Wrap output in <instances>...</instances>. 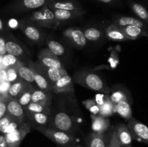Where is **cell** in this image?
<instances>
[{
  "instance_id": "2e32d148",
  "label": "cell",
  "mask_w": 148,
  "mask_h": 147,
  "mask_svg": "<svg viewBox=\"0 0 148 147\" xmlns=\"http://www.w3.org/2000/svg\"><path fill=\"white\" fill-rule=\"evenodd\" d=\"M47 7L51 10H84L82 5L75 0H49Z\"/></svg>"
},
{
  "instance_id": "74e56055",
  "label": "cell",
  "mask_w": 148,
  "mask_h": 147,
  "mask_svg": "<svg viewBox=\"0 0 148 147\" xmlns=\"http://www.w3.org/2000/svg\"><path fill=\"white\" fill-rule=\"evenodd\" d=\"M85 108L88 110L92 115H98L100 110V106L97 104L95 99H87L82 102Z\"/></svg>"
},
{
  "instance_id": "1f68e13d",
  "label": "cell",
  "mask_w": 148,
  "mask_h": 147,
  "mask_svg": "<svg viewBox=\"0 0 148 147\" xmlns=\"http://www.w3.org/2000/svg\"><path fill=\"white\" fill-rule=\"evenodd\" d=\"M25 112H42V113L51 115L50 107L43 106L40 104L35 103V102H30L27 106L24 108Z\"/></svg>"
},
{
  "instance_id": "30bf717a",
  "label": "cell",
  "mask_w": 148,
  "mask_h": 147,
  "mask_svg": "<svg viewBox=\"0 0 148 147\" xmlns=\"http://www.w3.org/2000/svg\"><path fill=\"white\" fill-rule=\"evenodd\" d=\"M28 66L31 68L34 74V82L37 87L46 92H51V84L49 82L46 75L39 69L37 63L29 62Z\"/></svg>"
},
{
  "instance_id": "bcb514c9",
  "label": "cell",
  "mask_w": 148,
  "mask_h": 147,
  "mask_svg": "<svg viewBox=\"0 0 148 147\" xmlns=\"http://www.w3.org/2000/svg\"><path fill=\"white\" fill-rule=\"evenodd\" d=\"M0 147H7L5 135H0Z\"/></svg>"
},
{
  "instance_id": "ac0fdd59",
  "label": "cell",
  "mask_w": 148,
  "mask_h": 147,
  "mask_svg": "<svg viewBox=\"0 0 148 147\" xmlns=\"http://www.w3.org/2000/svg\"><path fill=\"white\" fill-rule=\"evenodd\" d=\"M51 99L52 96L51 92L43 91L36 86L33 87L31 97L32 102L40 104L43 106L50 107L51 104Z\"/></svg>"
},
{
  "instance_id": "5bb4252c",
  "label": "cell",
  "mask_w": 148,
  "mask_h": 147,
  "mask_svg": "<svg viewBox=\"0 0 148 147\" xmlns=\"http://www.w3.org/2000/svg\"><path fill=\"white\" fill-rule=\"evenodd\" d=\"M50 115L42 112H25V118H27L30 126L34 128L48 126L50 122Z\"/></svg>"
},
{
  "instance_id": "3957f363",
  "label": "cell",
  "mask_w": 148,
  "mask_h": 147,
  "mask_svg": "<svg viewBox=\"0 0 148 147\" xmlns=\"http://www.w3.org/2000/svg\"><path fill=\"white\" fill-rule=\"evenodd\" d=\"M48 126L64 131L74 135L77 130V126L73 119L64 112H58L55 113L51 118H50V122Z\"/></svg>"
},
{
  "instance_id": "d6a6232c",
  "label": "cell",
  "mask_w": 148,
  "mask_h": 147,
  "mask_svg": "<svg viewBox=\"0 0 148 147\" xmlns=\"http://www.w3.org/2000/svg\"><path fill=\"white\" fill-rule=\"evenodd\" d=\"M83 33L84 35H85V38L87 39V40H89V41H97V40H100L101 36H102L101 30L98 27H88Z\"/></svg>"
},
{
  "instance_id": "e575fe53",
  "label": "cell",
  "mask_w": 148,
  "mask_h": 147,
  "mask_svg": "<svg viewBox=\"0 0 148 147\" xmlns=\"http://www.w3.org/2000/svg\"><path fill=\"white\" fill-rule=\"evenodd\" d=\"M21 63L22 62L16 65V66H11V67H9L6 69V71H7V81H8L11 84L20 79V76H19L18 74V68L21 65Z\"/></svg>"
},
{
  "instance_id": "816d5d0a",
  "label": "cell",
  "mask_w": 148,
  "mask_h": 147,
  "mask_svg": "<svg viewBox=\"0 0 148 147\" xmlns=\"http://www.w3.org/2000/svg\"><path fill=\"white\" fill-rule=\"evenodd\" d=\"M106 147H111V145H110V140H109V141H108V143H107V144H106Z\"/></svg>"
},
{
  "instance_id": "f6af8a7d",
  "label": "cell",
  "mask_w": 148,
  "mask_h": 147,
  "mask_svg": "<svg viewBox=\"0 0 148 147\" xmlns=\"http://www.w3.org/2000/svg\"><path fill=\"white\" fill-rule=\"evenodd\" d=\"M7 81V71L6 69L0 70V82Z\"/></svg>"
},
{
  "instance_id": "9a60e30c",
  "label": "cell",
  "mask_w": 148,
  "mask_h": 147,
  "mask_svg": "<svg viewBox=\"0 0 148 147\" xmlns=\"http://www.w3.org/2000/svg\"><path fill=\"white\" fill-rule=\"evenodd\" d=\"M7 115L20 122L25 120V110L18 101L13 98H9L7 104Z\"/></svg>"
},
{
  "instance_id": "c3c4849f",
  "label": "cell",
  "mask_w": 148,
  "mask_h": 147,
  "mask_svg": "<svg viewBox=\"0 0 148 147\" xmlns=\"http://www.w3.org/2000/svg\"><path fill=\"white\" fill-rule=\"evenodd\" d=\"M3 56H1L0 55V70H2V69H6L5 67H4V64H3Z\"/></svg>"
},
{
  "instance_id": "f5cc1de1",
  "label": "cell",
  "mask_w": 148,
  "mask_h": 147,
  "mask_svg": "<svg viewBox=\"0 0 148 147\" xmlns=\"http://www.w3.org/2000/svg\"><path fill=\"white\" fill-rule=\"evenodd\" d=\"M124 147H132V145H130V146H124Z\"/></svg>"
},
{
  "instance_id": "7bdbcfd3",
  "label": "cell",
  "mask_w": 148,
  "mask_h": 147,
  "mask_svg": "<svg viewBox=\"0 0 148 147\" xmlns=\"http://www.w3.org/2000/svg\"><path fill=\"white\" fill-rule=\"evenodd\" d=\"M7 53L5 46V38L0 36V55L4 56Z\"/></svg>"
},
{
  "instance_id": "ffe728a7",
  "label": "cell",
  "mask_w": 148,
  "mask_h": 147,
  "mask_svg": "<svg viewBox=\"0 0 148 147\" xmlns=\"http://www.w3.org/2000/svg\"><path fill=\"white\" fill-rule=\"evenodd\" d=\"M37 64L39 69H40V71H41L46 75V77L48 78V79H49V82H51V85L53 84V83H55L56 81L59 80L61 77L68 74V73L66 72V71L65 70L64 68H61V69L48 68L43 66L39 63H37Z\"/></svg>"
},
{
  "instance_id": "6da1fadb",
  "label": "cell",
  "mask_w": 148,
  "mask_h": 147,
  "mask_svg": "<svg viewBox=\"0 0 148 147\" xmlns=\"http://www.w3.org/2000/svg\"><path fill=\"white\" fill-rule=\"evenodd\" d=\"M74 82L88 89L103 94H109V87L97 74L88 71H79L74 74Z\"/></svg>"
},
{
  "instance_id": "7a4b0ae2",
  "label": "cell",
  "mask_w": 148,
  "mask_h": 147,
  "mask_svg": "<svg viewBox=\"0 0 148 147\" xmlns=\"http://www.w3.org/2000/svg\"><path fill=\"white\" fill-rule=\"evenodd\" d=\"M26 20L38 27L45 28H56L61 23L56 20L52 10L47 5L32 12Z\"/></svg>"
},
{
  "instance_id": "7c38bea8",
  "label": "cell",
  "mask_w": 148,
  "mask_h": 147,
  "mask_svg": "<svg viewBox=\"0 0 148 147\" xmlns=\"http://www.w3.org/2000/svg\"><path fill=\"white\" fill-rule=\"evenodd\" d=\"M113 128V127H112ZM112 128L103 133L92 132L87 137L86 144L88 147H106L111 138Z\"/></svg>"
},
{
  "instance_id": "e0dca14e",
  "label": "cell",
  "mask_w": 148,
  "mask_h": 147,
  "mask_svg": "<svg viewBox=\"0 0 148 147\" xmlns=\"http://www.w3.org/2000/svg\"><path fill=\"white\" fill-rule=\"evenodd\" d=\"M90 118L91 120H92L91 127H92V132L103 133L111 128L110 120L107 117L91 114Z\"/></svg>"
},
{
  "instance_id": "83f0119b",
  "label": "cell",
  "mask_w": 148,
  "mask_h": 147,
  "mask_svg": "<svg viewBox=\"0 0 148 147\" xmlns=\"http://www.w3.org/2000/svg\"><path fill=\"white\" fill-rule=\"evenodd\" d=\"M18 74L20 79H23L30 84L33 85V84L35 83L34 74L32 69L28 65L25 66L22 63L18 68Z\"/></svg>"
},
{
  "instance_id": "ab89813d",
  "label": "cell",
  "mask_w": 148,
  "mask_h": 147,
  "mask_svg": "<svg viewBox=\"0 0 148 147\" xmlns=\"http://www.w3.org/2000/svg\"><path fill=\"white\" fill-rule=\"evenodd\" d=\"M11 83L8 81L0 82V95L2 97H8V91Z\"/></svg>"
},
{
  "instance_id": "f35d334b",
  "label": "cell",
  "mask_w": 148,
  "mask_h": 147,
  "mask_svg": "<svg viewBox=\"0 0 148 147\" xmlns=\"http://www.w3.org/2000/svg\"><path fill=\"white\" fill-rule=\"evenodd\" d=\"M12 120L13 118H11L10 115H7V114L0 119V132L1 133L5 134L6 130H7L9 124L12 122Z\"/></svg>"
},
{
  "instance_id": "5b68a950",
  "label": "cell",
  "mask_w": 148,
  "mask_h": 147,
  "mask_svg": "<svg viewBox=\"0 0 148 147\" xmlns=\"http://www.w3.org/2000/svg\"><path fill=\"white\" fill-rule=\"evenodd\" d=\"M31 131V126L26 121H23L20 126L9 133L4 134L7 147H19L25 137Z\"/></svg>"
},
{
  "instance_id": "8d00e7d4",
  "label": "cell",
  "mask_w": 148,
  "mask_h": 147,
  "mask_svg": "<svg viewBox=\"0 0 148 147\" xmlns=\"http://www.w3.org/2000/svg\"><path fill=\"white\" fill-rule=\"evenodd\" d=\"M2 61L3 64H4L6 69L9 67H11V66H16V65H17L18 63L22 62L19 60L18 58L15 57V56H13V55L9 54V53H6L5 55L3 56Z\"/></svg>"
},
{
  "instance_id": "603a6c76",
  "label": "cell",
  "mask_w": 148,
  "mask_h": 147,
  "mask_svg": "<svg viewBox=\"0 0 148 147\" xmlns=\"http://www.w3.org/2000/svg\"><path fill=\"white\" fill-rule=\"evenodd\" d=\"M114 24H116L119 27H124L127 25H134L141 28L148 30V25L140 19L130 16H119L114 19Z\"/></svg>"
},
{
  "instance_id": "484cf974",
  "label": "cell",
  "mask_w": 148,
  "mask_h": 147,
  "mask_svg": "<svg viewBox=\"0 0 148 147\" xmlns=\"http://www.w3.org/2000/svg\"><path fill=\"white\" fill-rule=\"evenodd\" d=\"M115 111L127 121L132 118V110L128 100H123L115 104Z\"/></svg>"
},
{
  "instance_id": "60d3db41",
  "label": "cell",
  "mask_w": 148,
  "mask_h": 147,
  "mask_svg": "<svg viewBox=\"0 0 148 147\" xmlns=\"http://www.w3.org/2000/svg\"><path fill=\"white\" fill-rule=\"evenodd\" d=\"M110 145H111V147H123L117 138L115 127L112 128V132H111V138H110Z\"/></svg>"
},
{
  "instance_id": "d4e9b609",
  "label": "cell",
  "mask_w": 148,
  "mask_h": 147,
  "mask_svg": "<svg viewBox=\"0 0 148 147\" xmlns=\"http://www.w3.org/2000/svg\"><path fill=\"white\" fill-rule=\"evenodd\" d=\"M106 36L108 40L111 41H125L128 40L124 33H123L121 27H119L116 24H110L106 30Z\"/></svg>"
},
{
  "instance_id": "9c48e42d",
  "label": "cell",
  "mask_w": 148,
  "mask_h": 147,
  "mask_svg": "<svg viewBox=\"0 0 148 147\" xmlns=\"http://www.w3.org/2000/svg\"><path fill=\"white\" fill-rule=\"evenodd\" d=\"M38 63L45 67L56 68V69L64 68L58 56L53 54L48 48L43 49L39 52L38 55Z\"/></svg>"
},
{
  "instance_id": "cb8c5ba5",
  "label": "cell",
  "mask_w": 148,
  "mask_h": 147,
  "mask_svg": "<svg viewBox=\"0 0 148 147\" xmlns=\"http://www.w3.org/2000/svg\"><path fill=\"white\" fill-rule=\"evenodd\" d=\"M121 28L128 40H136L143 36L148 37V30L137 26L127 25L121 27Z\"/></svg>"
},
{
  "instance_id": "db71d44e",
  "label": "cell",
  "mask_w": 148,
  "mask_h": 147,
  "mask_svg": "<svg viewBox=\"0 0 148 147\" xmlns=\"http://www.w3.org/2000/svg\"><path fill=\"white\" fill-rule=\"evenodd\" d=\"M58 147H62V146H60V145H58Z\"/></svg>"
},
{
  "instance_id": "4fadbf2b",
  "label": "cell",
  "mask_w": 148,
  "mask_h": 147,
  "mask_svg": "<svg viewBox=\"0 0 148 147\" xmlns=\"http://www.w3.org/2000/svg\"><path fill=\"white\" fill-rule=\"evenodd\" d=\"M51 89L55 93L73 94L75 92L73 79L69 74L63 76L51 85Z\"/></svg>"
},
{
  "instance_id": "f546056e",
  "label": "cell",
  "mask_w": 148,
  "mask_h": 147,
  "mask_svg": "<svg viewBox=\"0 0 148 147\" xmlns=\"http://www.w3.org/2000/svg\"><path fill=\"white\" fill-rule=\"evenodd\" d=\"M130 4L134 14L140 18V20L144 22L148 25V11L147 9L142 4L134 1H131Z\"/></svg>"
},
{
  "instance_id": "681fc988",
  "label": "cell",
  "mask_w": 148,
  "mask_h": 147,
  "mask_svg": "<svg viewBox=\"0 0 148 147\" xmlns=\"http://www.w3.org/2000/svg\"><path fill=\"white\" fill-rule=\"evenodd\" d=\"M98 1H100L101 2H103V3H106V4H108V3L113 2L114 0H98Z\"/></svg>"
},
{
  "instance_id": "8992f818",
  "label": "cell",
  "mask_w": 148,
  "mask_h": 147,
  "mask_svg": "<svg viewBox=\"0 0 148 147\" xmlns=\"http://www.w3.org/2000/svg\"><path fill=\"white\" fill-rule=\"evenodd\" d=\"M127 125L130 130L133 139L148 145V125L133 117L127 121Z\"/></svg>"
},
{
  "instance_id": "44dd1931",
  "label": "cell",
  "mask_w": 148,
  "mask_h": 147,
  "mask_svg": "<svg viewBox=\"0 0 148 147\" xmlns=\"http://www.w3.org/2000/svg\"><path fill=\"white\" fill-rule=\"evenodd\" d=\"M116 133L117 138L123 147L132 145V135L127 124L120 123L116 127Z\"/></svg>"
},
{
  "instance_id": "ba28073f",
  "label": "cell",
  "mask_w": 148,
  "mask_h": 147,
  "mask_svg": "<svg viewBox=\"0 0 148 147\" xmlns=\"http://www.w3.org/2000/svg\"><path fill=\"white\" fill-rule=\"evenodd\" d=\"M19 27L23 31L25 37L31 41L36 43H40L43 41L44 38L43 32L38 28V26L35 25L28 20H25L22 22L19 25Z\"/></svg>"
},
{
  "instance_id": "836d02e7",
  "label": "cell",
  "mask_w": 148,
  "mask_h": 147,
  "mask_svg": "<svg viewBox=\"0 0 148 147\" xmlns=\"http://www.w3.org/2000/svg\"><path fill=\"white\" fill-rule=\"evenodd\" d=\"M48 49L56 56H60L65 53V48L63 45L56 40H49L47 41Z\"/></svg>"
},
{
  "instance_id": "f907efd6",
  "label": "cell",
  "mask_w": 148,
  "mask_h": 147,
  "mask_svg": "<svg viewBox=\"0 0 148 147\" xmlns=\"http://www.w3.org/2000/svg\"><path fill=\"white\" fill-rule=\"evenodd\" d=\"M3 29V22L1 20H0V30Z\"/></svg>"
},
{
  "instance_id": "4316f807",
  "label": "cell",
  "mask_w": 148,
  "mask_h": 147,
  "mask_svg": "<svg viewBox=\"0 0 148 147\" xmlns=\"http://www.w3.org/2000/svg\"><path fill=\"white\" fill-rule=\"evenodd\" d=\"M27 85H28V83L21 79L12 83L8 91L9 98L17 99Z\"/></svg>"
},
{
  "instance_id": "52a82bcc",
  "label": "cell",
  "mask_w": 148,
  "mask_h": 147,
  "mask_svg": "<svg viewBox=\"0 0 148 147\" xmlns=\"http://www.w3.org/2000/svg\"><path fill=\"white\" fill-rule=\"evenodd\" d=\"M49 0H17L11 7L14 13H23L40 9L47 4Z\"/></svg>"
},
{
  "instance_id": "4dcf8cb0",
  "label": "cell",
  "mask_w": 148,
  "mask_h": 147,
  "mask_svg": "<svg viewBox=\"0 0 148 147\" xmlns=\"http://www.w3.org/2000/svg\"><path fill=\"white\" fill-rule=\"evenodd\" d=\"M33 87L34 86L32 84H28L25 89L23 91L19 97L17 98V100L18 101L19 103L23 107V108L25 106H27L30 102H31V97H32V92H33Z\"/></svg>"
},
{
  "instance_id": "d590c367",
  "label": "cell",
  "mask_w": 148,
  "mask_h": 147,
  "mask_svg": "<svg viewBox=\"0 0 148 147\" xmlns=\"http://www.w3.org/2000/svg\"><path fill=\"white\" fill-rule=\"evenodd\" d=\"M110 99L114 104H116L123 100L129 101V96L126 91L123 89H117V90L113 91L110 96Z\"/></svg>"
},
{
  "instance_id": "277c9868",
  "label": "cell",
  "mask_w": 148,
  "mask_h": 147,
  "mask_svg": "<svg viewBox=\"0 0 148 147\" xmlns=\"http://www.w3.org/2000/svg\"><path fill=\"white\" fill-rule=\"evenodd\" d=\"M35 129L41 133L43 135L51 140L52 141L56 143L57 145H60L62 146L76 142L75 135L64 132V131L56 129V128L46 126L37 127V128H35Z\"/></svg>"
},
{
  "instance_id": "7402d4cb",
  "label": "cell",
  "mask_w": 148,
  "mask_h": 147,
  "mask_svg": "<svg viewBox=\"0 0 148 147\" xmlns=\"http://www.w3.org/2000/svg\"><path fill=\"white\" fill-rule=\"evenodd\" d=\"M5 46L7 53L14 56L15 57H25L26 51L23 46L14 38L10 37L5 39Z\"/></svg>"
},
{
  "instance_id": "d6986e66",
  "label": "cell",
  "mask_w": 148,
  "mask_h": 147,
  "mask_svg": "<svg viewBox=\"0 0 148 147\" xmlns=\"http://www.w3.org/2000/svg\"><path fill=\"white\" fill-rule=\"evenodd\" d=\"M53 15L56 20L59 22L66 21V20H73L79 18L84 15L85 13V10H51Z\"/></svg>"
},
{
  "instance_id": "7dc6e473",
  "label": "cell",
  "mask_w": 148,
  "mask_h": 147,
  "mask_svg": "<svg viewBox=\"0 0 148 147\" xmlns=\"http://www.w3.org/2000/svg\"><path fill=\"white\" fill-rule=\"evenodd\" d=\"M62 147H85V146H83L80 145V144H77L76 142H75V143H72V144H69V145L64 146Z\"/></svg>"
},
{
  "instance_id": "f1b7e54d",
  "label": "cell",
  "mask_w": 148,
  "mask_h": 147,
  "mask_svg": "<svg viewBox=\"0 0 148 147\" xmlns=\"http://www.w3.org/2000/svg\"><path fill=\"white\" fill-rule=\"evenodd\" d=\"M115 112V104L111 100L110 97L106 95L103 103L100 106V110L98 115L108 118L109 116L112 115Z\"/></svg>"
},
{
  "instance_id": "11a10c76",
  "label": "cell",
  "mask_w": 148,
  "mask_h": 147,
  "mask_svg": "<svg viewBox=\"0 0 148 147\" xmlns=\"http://www.w3.org/2000/svg\"><path fill=\"white\" fill-rule=\"evenodd\" d=\"M1 96H0V101H1Z\"/></svg>"
},
{
  "instance_id": "b9f144b4",
  "label": "cell",
  "mask_w": 148,
  "mask_h": 147,
  "mask_svg": "<svg viewBox=\"0 0 148 147\" xmlns=\"http://www.w3.org/2000/svg\"><path fill=\"white\" fill-rule=\"evenodd\" d=\"M1 96V95H0ZM1 99L0 101V119L7 113V104L8 100V97H2L1 96Z\"/></svg>"
},
{
  "instance_id": "8fae6325",
  "label": "cell",
  "mask_w": 148,
  "mask_h": 147,
  "mask_svg": "<svg viewBox=\"0 0 148 147\" xmlns=\"http://www.w3.org/2000/svg\"><path fill=\"white\" fill-rule=\"evenodd\" d=\"M63 35L66 40L77 47L83 48L86 46L88 40L85 38L83 31L80 29L74 27L68 28L64 31Z\"/></svg>"
},
{
  "instance_id": "ee69618b",
  "label": "cell",
  "mask_w": 148,
  "mask_h": 147,
  "mask_svg": "<svg viewBox=\"0 0 148 147\" xmlns=\"http://www.w3.org/2000/svg\"><path fill=\"white\" fill-rule=\"evenodd\" d=\"M8 24L10 26V27H11V28L15 29L18 27V26L20 25V23L15 19H11V20H9Z\"/></svg>"
}]
</instances>
